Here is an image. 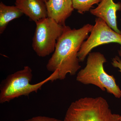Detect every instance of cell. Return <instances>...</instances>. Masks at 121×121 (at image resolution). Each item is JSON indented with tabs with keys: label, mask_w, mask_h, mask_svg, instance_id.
Here are the masks:
<instances>
[{
	"label": "cell",
	"mask_w": 121,
	"mask_h": 121,
	"mask_svg": "<svg viewBox=\"0 0 121 121\" xmlns=\"http://www.w3.org/2000/svg\"><path fill=\"white\" fill-rule=\"evenodd\" d=\"M93 27L90 24L78 29L64 26L54 53L47 65L48 71L53 72L58 70V79H65L68 74L75 75L80 69L78 53L83 42L89 37Z\"/></svg>",
	"instance_id": "6da1fadb"
},
{
	"label": "cell",
	"mask_w": 121,
	"mask_h": 121,
	"mask_svg": "<svg viewBox=\"0 0 121 121\" xmlns=\"http://www.w3.org/2000/svg\"><path fill=\"white\" fill-rule=\"evenodd\" d=\"M107 60L104 55L99 52H90L87 56L86 64L77 74L76 80L83 84H91L103 91L121 97V90L113 76L108 74L104 69Z\"/></svg>",
	"instance_id": "7a4b0ae2"
},
{
	"label": "cell",
	"mask_w": 121,
	"mask_h": 121,
	"mask_svg": "<svg viewBox=\"0 0 121 121\" xmlns=\"http://www.w3.org/2000/svg\"><path fill=\"white\" fill-rule=\"evenodd\" d=\"M120 115L112 112L102 97H85L72 103L64 121H119Z\"/></svg>",
	"instance_id": "3957f363"
},
{
	"label": "cell",
	"mask_w": 121,
	"mask_h": 121,
	"mask_svg": "<svg viewBox=\"0 0 121 121\" xmlns=\"http://www.w3.org/2000/svg\"><path fill=\"white\" fill-rule=\"evenodd\" d=\"M59 73L58 70H56L44 80L31 84L30 82L32 78V70L28 66H25L2 81L0 86V103L8 102L22 95L28 96L32 92L37 93L46 83L58 79Z\"/></svg>",
	"instance_id": "277c9868"
},
{
	"label": "cell",
	"mask_w": 121,
	"mask_h": 121,
	"mask_svg": "<svg viewBox=\"0 0 121 121\" xmlns=\"http://www.w3.org/2000/svg\"><path fill=\"white\" fill-rule=\"evenodd\" d=\"M35 23L33 49L39 56L45 57L54 52L57 41L62 34L65 26L60 25L48 17Z\"/></svg>",
	"instance_id": "5b68a950"
},
{
	"label": "cell",
	"mask_w": 121,
	"mask_h": 121,
	"mask_svg": "<svg viewBox=\"0 0 121 121\" xmlns=\"http://www.w3.org/2000/svg\"><path fill=\"white\" fill-rule=\"evenodd\" d=\"M93 26L91 34L83 42L78 53L80 62H83L95 48L110 43H117L121 45L119 51L121 56V35L113 30L103 20L97 17Z\"/></svg>",
	"instance_id": "8992f818"
},
{
	"label": "cell",
	"mask_w": 121,
	"mask_h": 121,
	"mask_svg": "<svg viewBox=\"0 0 121 121\" xmlns=\"http://www.w3.org/2000/svg\"><path fill=\"white\" fill-rule=\"evenodd\" d=\"M121 11V3H115L113 0H102L97 7L91 9L90 12L92 15L103 20L116 32L121 35L118 27L117 12Z\"/></svg>",
	"instance_id": "52a82bcc"
},
{
	"label": "cell",
	"mask_w": 121,
	"mask_h": 121,
	"mask_svg": "<svg viewBox=\"0 0 121 121\" xmlns=\"http://www.w3.org/2000/svg\"><path fill=\"white\" fill-rule=\"evenodd\" d=\"M48 17L63 26L74 11L72 0H48L46 3Z\"/></svg>",
	"instance_id": "ba28073f"
},
{
	"label": "cell",
	"mask_w": 121,
	"mask_h": 121,
	"mask_svg": "<svg viewBox=\"0 0 121 121\" xmlns=\"http://www.w3.org/2000/svg\"><path fill=\"white\" fill-rule=\"evenodd\" d=\"M15 5L35 23L48 17L44 0H16Z\"/></svg>",
	"instance_id": "9c48e42d"
},
{
	"label": "cell",
	"mask_w": 121,
	"mask_h": 121,
	"mask_svg": "<svg viewBox=\"0 0 121 121\" xmlns=\"http://www.w3.org/2000/svg\"><path fill=\"white\" fill-rule=\"evenodd\" d=\"M21 11L15 6L6 5L2 2L0 3V33L4 31L9 22L22 16Z\"/></svg>",
	"instance_id": "30bf717a"
},
{
	"label": "cell",
	"mask_w": 121,
	"mask_h": 121,
	"mask_svg": "<svg viewBox=\"0 0 121 121\" xmlns=\"http://www.w3.org/2000/svg\"><path fill=\"white\" fill-rule=\"evenodd\" d=\"M102 0H72L74 9L83 14L90 11L93 5L98 4Z\"/></svg>",
	"instance_id": "8fae6325"
},
{
	"label": "cell",
	"mask_w": 121,
	"mask_h": 121,
	"mask_svg": "<svg viewBox=\"0 0 121 121\" xmlns=\"http://www.w3.org/2000/svg\"><path fill=\"white\" fill-rule=\"evenodd\" d=\"M22 121H64L54 118L45 117V116H37L33 117L28 120Z\"/></svg>",
	"instance_id": "7c38bea8"
},
{
	"label": "cell",
	"mask_w": 121,
	"mask_h": 121,
	"mask_svg": "<svg viewBox=\"0 0 121 121\" xmlns=\"http://www.w3.org/2000/svg\"><path fill=\"white\" fill-rule=\"evenodd\" d=\"M111 64L115 68L119 69V71L121 73V59L118 56H116L112 59Z\"/></svg>",
	"instance_id": "4fadbf2b"
},
{
	"label": "cell",
	"mask_w": 121,
	"mask_h": 121,
	"mask_svg": "<svg viewBox=\"0 0 121 121\" xmlns=\"http://www.w3.org/2000/svg\"><path fill=\"white\" fill-rule=\"evenodd\" d=\"M119 121H121V115H120V117H119Z\"/></svg>",
	"instance_id": "5bb4252c"
},
{
	"label": "cell",
	"mask_w": 121,
	"mask_h": 121,
	"mask_svg": "<svg viewBox=\"0 0 121 121\" xmlns=\"http://www.w3.org/2000/svg\"><path fill=\"white\" fill-rule=\"evenodd\" d=\"M48 0H44V2H45V3H46V2H47V1H48Z\"/></svg>",
	"instance_id": "9a60e30c"
},
{
	"label": "cell",
	"mask_w": 121,
	"mask_h": 121,
	"mask_svg": "<svg viewBox=\"0 0 121 121\" xmlns=\"http://www.w3.org/2000/svg\"></svg>",
	"instance_id": "2e32d148"
}]
</instances>
